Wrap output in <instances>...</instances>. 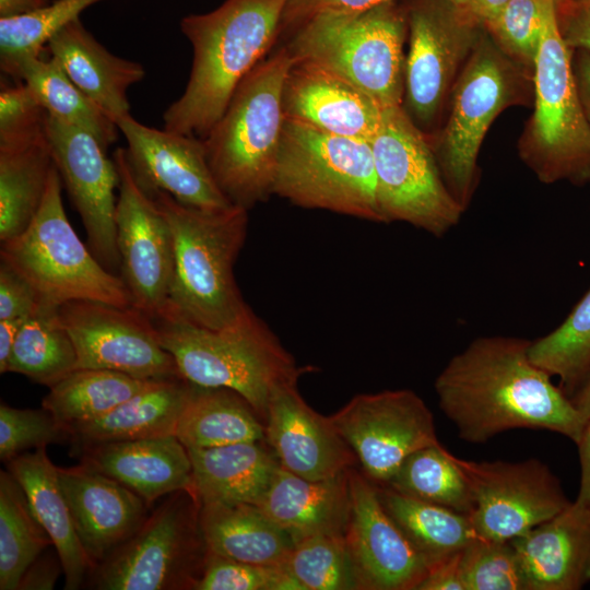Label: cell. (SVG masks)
I'll return each instance as SVG.
<instances>
[{
    "label": "cell",
    "mask_w": 590,
    "mask_h": 590,
    "mask_svg": "<svg viewBox=\"0 0 590 590\" xmlns=\"http://www.w3.org/2000/svg\"><path fill=\"white\" fill-rule=\"evenodd\" d=\"M530 344L516 337L476 338L437 376L439 406L461 439L480 444L529 428L578 441L585 422L552 376L530 359Z\"/></svg>",
    "instance_id": "6da1fadb"
},
{
    "label": "cell",
    "mask_w": 590,
    "mask_h": 590,
    "mask_svg": "<svg viewBox=\"0 0 590 590\" xmlns=\"http://www.w3.org/2000/svg\"><path fill=\"white\" fill-rule=\"evenodd\" d=\"M286 2L226 0L180 21L192 46V68L184 93L163 114L164 129L199 139L209 133L239 83L275 44Z\"/></svg>",
    "instance_id": "7a4b0ae2"
},
{
    "label": "cell",
    "mask_w": 590,
    "mask_h": 590,
    "mask_svg": "<svg viewBox=\"0 0 590 590\" xmlns=\"http://www.w3.org/2000/svg\"><path fill=\"white\" fill-rule=\"evenodd\" d=\"M149 196L173 234L174 267L165 312L209 329L235 323L249 309L234 275L247 236L248 210L237 205L202 210L162 190Z\"/></svg>",
    "instance_id": "3957f363"
},
{
    "label": "cell",
    "mask_w": 590,
    "mask_h": 590,
    "mask_svg": "<svg viewBox=\"0 0 590 590\" xmlns=\"http://www.w3.org/2000/svg\"><path fill=\"white\" fill-rule=\"evenodd\" d=\"M152 320L184 379L239 393L262 421L273 392L297 384L305 371L250 307L222 329L200 327L169 311Z\"/></svg>",
    "instance_id": "277c9868"
},
{
    "label": "cell",
    "mask_w": 590,
    "mask_h": 590,
    "mask_svg": "<svg viewBox=\"0 0 590 590\" xmlns=\"http://www.w3.org/2000/svg\"><path fill=\"white\" fill-rule=\"evenodd\" d=\"M294 62L285 45L261 60L201 139L220 189L234 205L248 211L273 194L285 119L283 85Z\"/></svg>",
    "instance_id": "5b68a950"
},
{
    "label": "cell",
    "mask_w": 590,
    "mask_h": 590,
    "mask_svg": "<svg viewBox=\"0 0 590 590\" xmlns=\"http://www.w3.org/2000/svg\"><path fill=\"white\" fill-rule=\"evenodd\" d=\"M406 14L396 0L366 10L319 13L285 44L296 61L318 66L358 87L384 108L404 98Z\"/></svg>",
    "instance_id": "8992f818"
},
{
    "label": "cell",
    "mask_w": 590,
    "mask_h": 590,
    "mask_svg": "<svg viewBox=\"0 0 590 590\" xmlns=\"http://www.w3.org/2000/svg\"><path fill=\"white\" fill-rule=\"evenodd\" d=\"M557 20L555 0H545L533 64L534 111L519 142L522 161L544 184L590 181V127Z\"/></svg>",
    "instance_id": "52a82bcc"
},
{
    "label": "cell",
    "mask_w": 590,
    "mask_h": 590,
    "mask_svg": "<svg viewBox=\"0 0 590 590\" xmlns=\"http://www.w3.org/2000/svg\"><path fill=\"white\" fill-rule=\"evenodd\" d=\"M273 194L295 205L384 223L370 142L284 119Z\"/></svg>",
    "instance_id": "ba28073f"
},
{
    "label": "cell",
    "mask_w": 590,
    "mask_h": 590,
    "mask_svg": "<svg viewBox=\"0 0 590 590\" xmlns=\"http://www.w3.org/2000/svg\"><path fill=\"white\" fill-rule=\"evenodd\" d=\"M61 177L52 167L42 205L28 227L1 243V261L36 292L40 303L59 307L73 300L132 306L121 279L106 269L79 238L64 212Z\"/></svg>",
    "instance_id": "9c48e42d"
},
{
    "label": "cell",
    "mask_w": 590,
    "mask_h": 590,
    "mask_svg": "<svg viewBox=\"0 0 590 590\" xmlns=\"http://www.w3.org/2000/svg\"><path fill=\"white\" fill-rule=\"evenodd\" d=\"M200 506L190 488L167 495L142 526L92 570L86 588L193 590L209 553L200 527Z\"/></svg>",
    "instance_id": "30bf717a"
},
{
    "label": "cell",
    "mask_w": 590,
    "mask_h": 590,
    "mask_svg": "<svg viewBox=\"0 0 590 590\" xmlns=\"http://www.w3.org/2000/svg\"><path fill=\"white\" fill-rule=\"evenodd\" d=\"M488 37H480L452 86L448 119L429 140L441 177L465 210L477 181V156L496 116L520 99L523 75Z\"/></svg>",
    "instance_id": "8fae6325"
},
{
    "label": "cell",
    "mask_w": 590,
    "mask_h": 590,
    "mask_svg": "<svg viewBox=\"0 0 590 590\" xmlns=\"http://www.w3.org/2000/svg\"><path fill=\"white\" fill-rule=\"evenodd\" d=\"M370 145L384 223L404 222L436 237L459 223L464 210L441 177L429 139L402 105L385 108Z\"/></svg>",
    "instance_id": "7c38bea8"
},
{
    "label": "cell",
    "mask_w": 590,
    "mask_h": 590,
    "mask_svg": "<svg viewBox=\"0 0 590 590\" xmlns=\"http://www.w3.org/2000/svg\"><path fill=\"white\" fill-rule=\"evenodd\" d=\"M406 20L410 40L402 106L426 134L481 37V23L449 0H416Z\"/></svg>",
    "instance_id": "4fadbf2b"
},
{
    "label": "cell",
    "mask_w": 590,
    "mask_h": 590,
    "mask_svg": "<svg viewBox=\"0 0 590 590\" xmlns=\"http://www.w3.org/2000/svg\"><path fill=\"white\" fill-rule=\"evenodd\" d=\"M468 477L477 538L510 541L563 512L570 504L558 479L538 459L475 462L456 457Z\"/></svg>",
    "instance_id": "5bb4252c"
},
{
    "label": "cell",
    "mask_w": 590,
    "mask_h": 590,
    "mask_svg": "<svg viewBox=\"0 0 590 590\" xmlns=\"http://www.w3.org/2000/svg\"><path fill=\"white\" fill-rule=\"evenodd\" d=\"M330 420L377 485H386L412 452L440 444L430 410L408 389L357 394Z\"/></svg>",
    "instance_id": "9a60e30c"
},
{
    "label": "cell",
    "mask_w": 590,
    "mask_h": 590,
    "mask_svg": "<svg viewBox=\"0 0 590 590\" xmlns=\"http://www.w3.org/2000/svg\"><path fill=\"white\" fill-rule=\"evenodd\" d=\"M58 316L76 350V369H109L140 379L180 376L152 318L133 306L73 300L59 306Z\"/></svg>",
    "instance_id": "2e32d148"
},
{
    "label": "cell",
    "mask_w": 590,
    "mask_h": 590,
    "mask_svg": "<svg viewBox=\"0 0 590 590\" xmlns=\"http://www.w3.org/2000/svg\"><path fill=\"white\" fill-rule=\"evenodd\" d=\"M113 158L119 176L115 224L121 279L132 306L152 318L157 317L168 307L173 234L156 202L134 179L126 150L116 149Z\"/></svg>",
    "instance_id": "e0dca14e"
},
{
    "label": "cell",
    "mask_w": 590,
    "mask_h": 590,
    "mask_svg": "<svg viewBox=\"0 0 590 590\" xmlns=\"http://www.w3.org/2000/svg\"><path fill=\"white\" fill-rule=\"evenodd\" d=\"M45 131L54 164L87 234L95 258L114 273L120 268L116 244L115 190L119 176L114 158L88 132L47 114Z\"/></svg>",
    "instance_id": "ac0fdd59"
},
{
    "label": "cell",
    "mask_w": 590,
    "mask_h": 590,
    "mask_svg": "<svg viewBox=\"0 0 590 590\" xmlns=\"http://www.w3.org/2000/svg\"><path fill=\"white\" fill-rule=\"evenodd\" d=\"M116 123L127 141L131 173L145 193L162 190L182 204L208 211L234 205L212 175L201 139L151 128L131 115Z\"/></svg>",
    "instance_id": "d6986e66"
},
{
    "label": "cell",
    "mask_w": 590,
    "mask_h": 590,
    "mask_svg": "<svg viewBox=\"0 0 590 590\" xmlns=\"http://www.w3.org/2000/svg\"><path fill=\"white\" fill-rule=\"evenodd\" d=\"M351 509L345 540L358 589L416 590L428 567L384 508L377 486L349 470Z\"/></svg>",
    "instance_id": "ffe728a7"
},
{
    "label": "cell",
    "mask_w": 590,
    "mask_h": 590,
    "mask_svg": "<svg viewBox=\"0 0 590 590\" xmlns=\"http://www.w3.org/2000/svg\"><path fill=\"white\" fill-rule=\"evenodd\" d=\"M263 423L264 439L280 465L298 476L311 481L330 479L357 462L330 416L309 406L297 384L273 392Z\"/></svg>",
    "instance_id": "44dd1931"
},
{
    "label": "cell",
    "mask_w": 590,
    "mask_h": 590,
    "mask_svg": "<svg viewBox=\"0 0 590 590\" xmlns=\"http://www.w3.org/2000/svg\"><path fill=\"white\" fill-rule=\"evenodd\" d=\"M57 471L78 536L94 569L142 526L151 507L85 463L58 467Z\"/></svg>",
    "instance_id": "7402d4cb"
},
{
    "label": "cell",
    "mask_w": 590,
    "mask_h": 590,
    "mask_svg": "<svg viewBox=\"0 0 590 590\" xmlns=\"http://www.w3.org/2000/svg\"><path fill=\"white\" fill-rule=\"evenodd\" d=\"M282 105L287 119L369 142L385 110L371 96L341 76L296 60L284 81Z\"/></svg>",
    "instance_id": "603a6c76"
},
{
    "label": "cell",
    "mask_w": 590,
    "mask_h": 590,
    "mask_svg": "<svg viewBox=\"0 0 590 590\" xmlns=\"http://www.w3.org/2000/svg\"><path fill=\"white\" fill-rule=\"evenodd\" d=\"M80 462L118 481L152 507L161 497L192 489V463L175 436L107 441L74 448Z\"/></svg>",
    "instance_id": "cb8c5ba5"
},
{
    "label": "cell",
    "mask_w": 590,
    "mask_h": 590,
    "mask_svg": "<svg viewBox=\"0 0 590 590\" xmlns=\"http://www.w3.org/2000/svg\"><path fill=\"white\" fill-rule=\"evenodd\" d=\"M46 50L70 80L111 119L130 115L128 90L145 76L144 67L111 54L80 17L60 28Z\"/></svg>",
    "instance_id": "d4e9b609"
},
{
    "label": "cell",
    "mask_w": 590,
    "mask_h": 590,
    "mask_svg": "<svg viewBox=\"0 0 590 590\" xmlns=\"http://www.w3.org/2000/svg\"><path fill=\"white\" fill-rule=\"evenodd\" d=\"M257 506L294 544L318 534L345 533L351 509L349 471L311 481L280 465Z\"/></svg>",
    "instance_id": "484cf974"
},
{
    "label": "cell",
    "mask_w": 590,
    "mask_h": 590,
    "mask_svg": "<svg viewBox=\"0 0 590 590\" xmlns=\"http://www.w3.org/2000/svg\"><path fill=\"white\" fill-rule=\"evenodd\" d=\"M566 509L510 540L527 590H578L590 582V523L575 519Z\"/></svg>",
    "instance_id": "4316f807"
},
{
    "label": "cell",
    "mask_w": 590,
    "mask_h": 590,
    "mask_svg": "<svg viewBox=\"0 0 590 590\" xmlns=\"http://www.w3.org/2000/svg\"><path fill=\"white\" fill-rule=\"evenodd\" d=\"M5 465L23 488L36 519L52 541L62 563L64 589L83 588L93 567L78 536L59 483L58 467L48 457L47 447L23 452Z\"/></svg>",
    "instance_id": "83f0119b"
},
{
    "label": "cell",
    "mask_w": 590,
    "mask_h": 590,
    "mask_svg": "<svg viewBox=\"0 0 590 590\" xmlns=\"http://www.w3.org/2000/svg\"><path fill=\"white\" fill-rule=\"evenodd\" d=\"M191 382L182 377L155 379L105 415L69 426L72 447L172 436Z\"/></svg>",
    "instance_id": "f1b7e54d"
},
{
    "label": "cell",
    "mask_w": 590,
    "mask_h": 590,
    "mask_svg": "<svg viewBox=\"0 0 590 590\" xmlns=\"http://www.w3.org/2000/svg\"><path fill=\"white\" fill-rule=\"evenodd\" d=\"M192 463V491L201 504L257 505L280 463L261 441L212 448H187Z\"/></svg>",
    "instance_id": "f546056e"
},
{
    "label": "cell",
    "mask_w": 590,
    "mask_h": 590,
    "mask_svg": "<svg viewBox=\"0 0 590 590\" xmlns=\"http://www.w3.org/2000/svg\"><path fill=\"white\" fill-rule=\"evenodd\" d=\"M200 527L209 553L245 563L285 566L291 536L257 505L205 503Z\"/></svg>",
    "instance_id": "4dcf8cb0"
},
{
    "label": "cell",
    "mask_w": 590,
    "mask_h": 590,
    "mask_svg": "<svg viewBox=\"0 0 590 590\" xmlns=\"http://www.w3.org/2000/svg\"><path fill=\"white\" fill-rule=\"evenodd\" d=\"M55 166L45 127L0 140V240L22 234L37 214Z\"/></svg>",
    "instance_id": "1f68e13d"
},
{
    "label": "cell",
    "mask_w": 590,
    "mask_h": 590,
    "mask_svg": "<svg viewBox=\"0 0 590 590\" xmlns=\"http://www.w3.org/2000/svg\"><path fill=\"white\" fill-rule=\"evenodd\" d=\"M175 436L186 448L262 441L264 424L239 393L191 384Z\"/></svg>",
    "instance_id": "d6a6232c"
},
{
    "label": "cell",
    "mask_w": 590,
    "mask_h": 590,
    "mask_svg": "<svg viewBox=\"0 0 590 590\" xmlns=\"http://www.w3.org/2000/svg\"><path fill=\"white\" fill-rule=\"evenodd\" d=\"M2 74L24 82L48 115L88 132L105 150L117 141L120 131L115 120L70 80L54 58H26Z\"/></svg>",
    "instance_id": "836d02e7"
},
{
    "label": "cell",
    "mask_w": 590,
    "mask_h": 590,
    "mask_svg": "<svg viewBox=\"0 0 590 590\" xmlns=\"http://www.w3.org/2000/svg\"><path fill=\"white\" fill-rule=\"evenodd\" d=\"M380 502L428 569L477 539L468 515L377 485Z\"/></svg>",
    "instance_id": "e575fe53"
},
{
    "label": "cell",
    "mask_w": 590,
    "mask_h": 590,
    "mask_svg": "<svg viewBox=\"0 0 590 590\" xmlns=\"http://www.w3.org/2000/svg\"><path fill=\"white\" fill-rule=\"evenodd\" d=\"M153 380L109 369L79 368L49 387L42 406L68 426L85 423L105 415Z\"/></svg>",
    "instance_id": "d590c367"
},
{
    "label": "cell",
    "mask_w": 590,
    "mask_h": 590,
    "mask_svg": "<svg viewBox=\"0 0 590 590\" xmlns=\"http://www.w3.org/2000/svg\"><path fill=\"white\" fill-rule=\"evenodd\" d=\"M76 366V350L59 320L58 307L40 303L16 335L7 373L24 375L49 388Z\"/></svg>",
    "instance_id": "8d00e7d4"
},
{
    "label": "cell",
    "mask_w": 590,
    "mask_h": 590,
    "mask_svg": "<svg viewBox=\"0 0 590 590\" xmlns=\"http://www.w3.org/2000/svg\"><path fill=\"white\" fill-rule=\"evenodd\" d=\"M385 486L463 515L474 509L468 477L441 444L409 455Z\"/></svg>",
    "instance_id": "74e56055"
},
{
    "label": "cell",
    "mask_w": 590,
    "mask_h": 590,
    "mask_svg": "<svg viewBox=\"0 0 590 590\" xmlns=\"http://www.w3.org/2000/svg\"><path fill=\"white\" fill-rule=\"evenodd\" d=\"M49 534L36 519L19 482L0 472V589L17 590L25 569L49 546Z\"/></svg>",
    "instance_id": "f35d334b"
},
{
    "label": "cell",
    "mask_w": 590,
    "mask_h": 590,
    "mask_svg": "<svg viewBox=\"0 0 590 590\" xmlns=\"http://www.w3.org/2000/svg\"><path fill=\"white\" fill-rule=\"evenodd\" d=\"M530 359L571 399L590 377V288L552 332L531 341Z\"/></svg>",
    "instance_id": "ab89813d"
},
{
    "label": "cell",
    "mask_w": 590,
    "mask_h": 590,
    "mask_svg": "<svg viewBox=\"0 0 590 590\" xmlns=\"http://www.w3.org/2000/svg\"><path fill=\"white\" fill-rule=\"evenodd\" d=\"M103 0H54L27 14L0 17V66L43 56L48 40L86 8Z\"/></svg>",
    "instance_id": "60d3db41"
},
{
    "label": "cell",
    "mask_w": 590,
    "mask_h": 590,
    "mask_svg": "<svg viewBox=\"0 0 590 590\" xmlns=\"http://www.w3.org/2000/svg\"><path fill=\"white\" fill-rule=\"evenodd\" d=\"M285 567L303 590H359L344 533L295 543Z\"/></svg>",
    "instance_id": "b9f144b4"
},
{
    "label": "cell",
    "mask_w": 590,
    "mask_h": 590,
    "mask_svg": "<svg viewBox=\"0 0 590 590\" xmlns=\"http://www.w3.org/2000/svg\"><path fill=\"white\" fill-rule=\"evenodd\" d=\"M460 567L464 590H527L511 541L473 540L461 551Z\"/></svg>",
    "instance_id": "7bdbcfd3"
},
{
    "label": "cell",
    "mask_w": 590,
    "mask_h": 590,
    "mask_svg": "<svg viewBox=\"0 0 590 590\" xmlns=\"http://www.w3.org/2000/svg\"><path fill=\"white\" fill-rule=\"evenodd\" d=\"M70 427L44 409L0 404V459L7 463L28 449L71 442Z\"/></svg>",
    "instance_id": "ee69618b"
},
{
    "label": "cell",
    "mask_w": 590,
    "mask_h": 590,
    "mask_svg": "<svg viewBox=\"0 0 590 590\" xmlns=\"http://www.w3.org/2000/svg\"><path fill=\"white\" fill-rule=\"evenodd\" d=\"M545 0H509L484 25L516 63L532 68L539 48Z\"/></svg>",
    "instance_id": "f6af8a7d"
},
{
    "label": "cell",
    "mask_w": 590,
    "mask_h": 590,
    "mask_svg": "<svg viewBox=\"0 0 590 590\" xmlns=\"http://www.w3.org/2000/svg\"><path fill=\"white\" fill-rule=\"evenodd\" d=\"M193 590H303L285 566L245 563L208 553Z\"/></svg>",
    "instance_id": "bcb514c9"
},
{
    "label": "cell",
    "mask_w": 590,
    "mask_h": 590,
    "mask_svg": "<svg viewBox=\"0 0 590 590\" xmlns=\"http://www.w3.org/2000/svg\"><path fill=\"white\" fill-rule=\"evenodd\" d=\"M47 111L26 84L1 76L0 140L21 137L45 127Z\"/></svg>",
    "instance_id": "7dc6e473"
},
{
    "label": "cell",
    "mask_w": 590,
    "mask_h": 590,
    "mask_svg": "<svg viewBox=\"0 0 590 590\" xmlns=\"http://www.w3.org/2000/svg\"><path fill=\"white\" fill-rule=\"evenodd\" d=\"M40 302L36 292L8 263H0V320L27 318Z\"/></svg>",
    "instance_id": "c3c4849f"
},
{
    "label": "cell",
    "mask_w": 590,
    "mask_h": 590,
    "mask_svg": "<svg viewBox=\"0 0 590 590\" xmlns=\"http://www.w3.org/2000/svg\"><path fill=\"white\" fill-rule=\"evenodd\" d=\"M393 0H287L280 24V35H291L310 17L329 11L366 10Z\"/></svg>",
    "instance_id": "681fc988"
},
{
    "label": "cell",
    "mask_w": 590,
    "mask_h": 590,
    "mask_svg": "<svg viewBox=\"0 0 590 590\" xmlns=\"http://www.w3.org/2000/svg\"><path fill=\"white\" fill-rule=\"evenodd\" d=\"M562 36L571 49L590 52V0H555Z\"/></svg>",
    "instance_id": "f907efd6"
},
{
    "label": "cell",
    "mask_w": 590,
    "mask_h": 590,
    "mask_svg": "<svg viewBox=\"0 0 590 590\" xmlns=\"http://www.w3.org/2000/svg\"><path fill=\"white\" fill-rule=\"evenodd\" d=\"M61 574L63 567L57 551H45L25 569L17 590H51Z\"/></svg>",
    "instance_id": "816d5d0a"
},
{
    "label": "cell",
    "mask_w": 590,
    "mask_h": 590,
    "mask_svg": "<svg viewBox=\"0 0 590 590\" xmlns=\"http://www.w3.org/2000/svg\"><path fill=\"white\" fill-rule=\"evenodd\" d=\"M580 461V486L575 502L566 511L575 519L590 523V420L576 442Z\"/></svg>",
    "instance_id": "f5cc1de1"
},
{
    "label": "cell",
    "mask_w": 590,
    "mask_h": 590,
    "mask_svg": "<svg viewBox=\"0 0 590 590\" xmlns=\"http://www.w3.org/2000/svg\"><path fill=\"white\" fill-rule=\"evenodd\" d=\"M461 552L432 566L416 590H464Z\"/></svg>",
    "instance_id": "db71d44e"
},
{
    "label": "cell",
    "mask_w": 590,
    "mask_h": 590,
    "mask_svg": "<svg viewBox=\"0 0 590 590\" xmlns=\"http://www.w3.org/2000/svg\"><path fill=\"white\" fill-rule=\"evenodd\" d=\"M576 50L577 52L573 55L574 73L583 111L590 127V52L585 49Z\"/></svg>",
    "instance_id": "11a10c76"
},
{
    "label": "cell",
    "mask_w": 590,
    "mask_h": 590,
    "mask_svg": "<svg viewBox=\"0 0 590 590\" xmlns=\"http://www.w3.org/2000/svg\"><path fill=\"white\" fill-rule=\"evenodd\" d=\"M28 318V317H27ZM27 318L0 320V373H7L8 361L19 331Z\"/></svg>",
    "instance_id": "9f6ffc18"
},
{
    "label": "cell",
    "mask_w": 590,
    "mask_h": 590,
    "mask_svg": "<svg viewBox=\"0 0 590 590\" xmlns=\"http://www.w3.org/2000/svg\"><path fill=\"white\" fill-rule=\"evenodd\" d=\"M50 0H0V17H12L36 11Z\"/></svg>",
    "instance_id": "6f0895ef"
},
{
    "label": "cell",
    "mask_w": 590,
    "mask_h": 590,
    "mask_svg": "<svg viewBox=\"0 0 590 590\" xmlns=\"http://www.w3.org/2000/svg\"><path fill=\"white\" fill-rule=\"evenodd\" d=\"M509 0H471L467 10L481 24L492 20Z\"/></svg>",
    "instance_id": "680465c9"
},
{
    "label": "cell",
    "mask_w": 590,
    "mask_h": 590,
    "mask_svg": "<svg viewBox=\"0 0 590 590\" xmlns=\"http://www.w3.org/2000/svg\"><path fill=\"white\" fill-rule=\"evenodd\" d=\"M571 401L586 424V422L590 420V377L573 396Z\"/></svg>",
    "instance_id": "91938a15"
},
{
    "label": "cell",
    "mask_w": 590,
    "mask_h": 590,
    "mask_svg": "<svg viewBox=\"0 0 590 590\" xmlns=\"http://www.w3.org/2000/svg\"><path fill=\"white\" fill-rule=\"evenodd\" d=\"M449 1H451L453 4L460 8L467 9L471 0H449Z\"/></svg>",
    "instance_id": "94428289"
}]
</instances>
